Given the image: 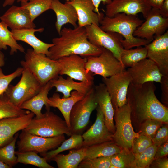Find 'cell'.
I'll return each instance as SVG.
<instances>
[{"instance_id":"cell-1","label":"cell","mask_w":168,"mask_h":168,"mask_svg":"<svg viewBox=\"0 0 168 168\" xmlns=\"http://www.w3.org/2000/svg\"><path fill=\"white\" fill-rule=\"evenodd\" d=\"M156 89L153 82L141 85H135L131 82L129 86L127 103L131 110L133 127L137 131L141 124L147 120L156 119L168 123V107L156 97Z\"/></svg>"},{"instance_id":"cell-2","label":"cell","mask_w":168,"mask_h":168,"mask_svg":"<svg viewBox=\"0 0 168 168\" xmlns=\"http://www.w3.org/2000/svg\"><path fill=\"white\" fill-rule=\"evenodd\" d=\"M53 45L49 49L48 56L58 60L60 58L72 55L83 58L99 55L102 47L96 46L88 40L86 29L77 26L72 29L64 27L59 37L52 40Z\"/></svg>"},{"instance_id":"cell-3","label":"cell","mask_w":168,"mask_h":168,"mask_svg":"<svg viewBox=\"0 0 168 168\" xmlns=\"http://www.w3.org/2000/svg\"><path fill=\"white\" fill-rule=\"evenodd\" d=\"M136 15H129L124 13H118L112 17L104 16L100 22V28L105 31L115 32L124 38L121 41L125 49L145 46L151 42L133 35L136 29L144 22Z\"/></svg>"},{"instance_id":"cell-4","label":"cell","mask_w":168,"mask_h":168,"mask_svg":"<svg viewBox=\"0 0 168 168\" xmlns=\"http://www.w3.org/2000/svg\"><path fill=\"white\" fill-rule=\"evenodd\" d=\"M22 67L28 70L43 86L58 77L61 69L58 60L52 59L46 55L37 53L33 49L27 50L24 60L20 62Z\"/></svg>"},{"instance_id":"cell-5","label":"cell","mask_w":168,"mask_h":168,"mask_svg":"<svg viewBox=\"0 0 168 168\" xmlns=\"http://www.w3.org/2000/svg\"><path fill=\"white\" fill-rule=\"evenodd\" d=\"M30 133L44 137H51L65 134H72L66 121L49 110L40 118L33 117L24 129Z\"/></svg>"},{"instance_id":"cell-6","label":"cell","mask_w":168,"mask_h":168,"mask_svg":"<svg viewBox=\"0 0 168 168\" xmlns=\"http://www.w3.org/2000/svg\"><path fill=\"white\" fill-rule=\"evenodd\" d=\"M131 114V109L127 103L114 110L115 130L113 134V141L121 149L131 150L134 139L139 135L134 130Z\"/></svg>"},{"instance_id":"cell-7","label":"cell","mask_w":168,"mask_h":168,"mask_svg":"<svg viewBox=\"0 0 168 168\" xmlns=\"http://www.w3.org/2000/svg\"><path fill=\"white\" fill-rule=\"evenodd\" d=\"M85 68L94 75H98L103 78L109 77L125 70V67L109 50L103 48L98 56L86 58Z\"/></svg>"},{"instance_id":"cell-8","label":"cell","mask_w":168,"mask_h":168,"mask_svg":"<svg viewBox=\"0 0 168 168\" xmlns=\"http://www.w3.org/2000/svg\"><path fill=\"white\" fill-rule=\"evenodd\" d=\"M42 86L31 72L23 68L19 82L15 86L10 85L4 94L14 105L20 107L37 94Z\"/></svg>"},{"instance_id":"cell-9","label":"cell","mask_w":168,"mask_h":168,"mask_svg":"<svg viewBox=\"0 0 168 168\" xmlns=\"http://www.w3.org/2000/svg\"><path fill=\"white\" fill-rule=\"evenodd\" d=\"M94 86L75 104L71 111L69 121L72 134H79L85 129L89 122L91 114L98 105L94 96Z\"/></svg>"},{"instance_id":"cell-10","label":"cell","mask_w":168,"mask_h":168,"mask_svg":"<svg viewBox=\"0 0 168 168\" xmlns=\"http://www.w3.org/2000/svg\"><path fill=\"white\" fill-rule=\"evenodd\" d=\"M85 27L88 40L91 44L109 50L121 62V55L124 48L121 43L124 39L120 34L115 32L104 31L100 26L95 24Z\"/></svg>"},{"instance_id":"cell-11","label":"cell","mask_w":168,"mask_h":168,"mask_svg":"<svg viewBox=\"0 0 168 168\" xmlns=\"http://www.w3.org/2000/svg\"><path fill=\"white\" fill-rule=\"evenodd\" d=\"M18 137L19 140L17 142L18 151H34L41 155L58 147L65 139L64 134L44 137L23 130Z\"/></svg>"},{"instance_id":"cell-12","label":"cell","mask_w":168,"mask_h":168,"mask_svg":"<svg viewBox=\"0 0 168 168\" xmlns=\"http://www.w3.org/2000/svg\"><path fill=\"white\" fill-rule=\"evenodd\" d=\"M102 80L109 93L114 110L127 103L128 89L132 82L131 77L127 70L109 77H103Z\"/></svg>"},{"instance_id":"cell-13","label":"cell","mask_w":168,"mask_h":168,"mask_svg":"<svg viewBox=\"0 0 168 168\" xmlns=\"http://www.w3.org/2000/svg\"><path fill=\"white\" fill-rule=\"evenodd\" d=\"M145 19L134 32V36L151 42L155 37L162 35L167 31L168 18L163 17L159 9L152 7Z\"/></svg>"},{"instance_id":"cell-14","label":"cell","mask_w":168,"mask_h":168,"mask_svg":"<svg viewBox=\"0 0 168 168\" xmlns=\"http://www.w3.org/2000/svg\"><path fill=\"white\" fill-rule=\"evenodd\" d=\"M147 58L154 62L163 76H168V31L145 46Z\"/></svg>"},{"instance_id":"cell-15","label":"cell","mask_w":168,"mask_h":168,"mask_svg":"<svg viewBox=\"0 0 168 168\" xmlns=\"http://www.w3.org/2000/svg\"><path fill=\"white\" fill-rule=\"evenodd\" d=\"M61 69L59 75H66L73 79L80 81H94L93 73L85 68L86 58L77 55L63 57L58 60Z\"/></svg>"},{"instance_id":"cell-16","label":"cell","mask_w":168,"mask_h":168,"mask_svg":"<svg viewBox=\"0 0 168 168\" xmlns=\"http://www.w3.org/2000/svg\"><path fill=\"white\" fill-rule=\"evenodd\" d=\"M127 71L131 78V83L141 85L148 82L161 83L162 76L157 65L151 60L146 58L128 68Z\"/></svg>"},{"instance_id":"cell-17","label":"cell","mask_w":168,"mask_h":168,"mask_svg":"<svg viewBox=\"0 0 168 168\" xmlns=\"http://www.w3.org/2000/svg\"><path fill=\"white\" fill-rule=\"evenodd\" d=\"M151 8L146 0H112L106 5L105 14L111 17L120 13L133 15L141 13L146 19Z\"/></svg>"},{"instance_id":"cell-18","label":"cell","mask_w":168,"mask_h":168,"mask_svg":"<svg viewBox=\"0 0 168 168\" xmlns=\"http://www.w3.org/2000/svg\"><path fill=\"white\" fill-rule=\"evenodd\" d=\"M96 120L91 127L82 135L83 141L82 147L113 141V134L105 125L102 112L98 105Z\"/></svg>"},{"instance_id":"cell-19","label":"cell","mask_w":168,"mask_h":168,"mask_svg":"<svg viewBox=\"0 0 168 168\" xmlns=\"http://www.w3.org/2000/svg\"><path fill=\"white\" fill-rule=\"evenodd\" d=\"M35 115L30 111L24 115L0 120V147L7 144L15 134L25 129Z\"/></svg>"},{"instance_id":"cell-20","label":"cell","mask_w":168,"mask_h":168,"mask_svg":"<svg viewBox=\"0 0 168 168\" xmlns=\"http://www.w3.org/2000/svg\"><path fill=\"white\" fill-rule=\"evenodd\" d=\"M0 19L11 30L36 27L28 11L21 6H12L0 16Z\"/></svg>"},{"instance_id":"cell-21","label":"cell","mask_w":168,"mask_h":168,"mask_svg":"<svg viewBox=\"0 0 168 168\" xmlns=\"http://www.w3.org/2000/svg\"><path fill=\"white\" fill-rule=\"evenodd\" d=\"M94 96L95 101L103 114L105 125L113 134L115 130L114 122V110L109 93L104 83L94 86Z\"/></svg>"},{"instance_id":"cell-22","label":"cell","mask_w":168,"mask_h":168,"mask_svg":"<svg viewBox=\"0 0 168 168\" xmlns=\"http://www.w3.org/2000/svg\"><path fill=\"white\" fill-rule=\"evenodd\" d=\"M68 2L75 8L78 16V26L81 27L95 24L100 26L104 16L101 13L95 12V7L91 0H72Z\"/></svg>"},{"instance_id":"cell-23","label":"cell","mask_w":168,"mask_h":168,"mask_svg":"<svg viewBox=\"0 0 168 168\" xmlns=\"http://www.w3.org/2000/svg\"><path fill=\"white\" fill-rule=\"evenodd\" d=\"M50 82L52 87H55L56 92L62 93L63 98H64L69 97L72 90L86 95L94 86V81L77 82L69 76L65 79L62 75L52 79Z\"/></svg>"},{"instance_id":"cell-24","label":"cell","mask_w":168,"mask_h":168,"mask_svg":"<svg viewBox=\"0 0 168 168\" xmlns=\"http://www.w3.org/2000/svg\"><path fill=\"white\" fill-rule=\"evenodd\" d=\"M43 28H29L11 30L13 37L16 41L24 42L31 46L36 53H42L48 56L49 49L53 44L44 42L35 35L36 32H42Z\"/></svg>"},{"instance_id":"cell-25","label":"cell","mask_w":168,"mask_h":168,"mask_svg":"<svg viewBox=\"0 0 168 168\" xmlns=\"http://www.w3.org/2000/svg\"><path fill=\"white\" fill-rule=\"evenodd\" d=\"M51 9L54 11L56 16L55 27L59 35L63 25L69 23L74 27L77 26V12L74 7L68 2H66L63 3L59 0H53Z\"/></svg>"},{"instance_id":"cell-26","label":"cell","mask_w":168,"mask_h":168,"mask_svg":"<svg viewBox=\"0 0 168 168\" xmlns=\"http://www.w3.org/2000/svg\"><path fill=\"white\" fill-rule=\"evenodd\" d=\"M85 95L76 91H72L67 98H60L59 94L54 93L49 98L47 103L49 107L57 108L62 114L68 126L70 128L69 116L71 111L75 104L82 99Z\"/></svg>"},{"instance_id":"cell-27","label":"cell","mask_w":168,"mask_h":168,"mask_svg":"<svg viewBox=\"0 0 168 168\" xmlns=\"http://www.w3.org/2000/svg\"><path fill=\"white\" fill-rule=\"evenodd\" d=\"M50 81L42 86L38 93L33 97L24 102L20 108L27 110L33 113L37 118H40L42 115V108L45 105L47 110H49L47 101L48 94L52 88Z\"/></svg>"},{"instance_id":"cell-28","label":"cell","mask_w":168,"mask_h":168,"mask_svg":"<svg viewBox=\"0 0 168 168\" xmlns=\"http://www.w3.org/2000/svg\"><path fill=\"white\" fill-rule=\"evenodd\" d=\"M87 147L71 149L66 155L58 154L51 160L55 161L58 168H77L79 163L84 160Z\"/></svg>"},{"instance_id":"cell-29","label":"cell","mask_w":168,"mask_h":168,"mask_svg":"<svg viewBox=\"0 0 168 168\" xmlns=\"http://www.w3.org/2000/svg\"><path fill=\"white\" fill-rule=\"evenodd\" d=\"M121 150V148L113 141L93 145L87 147L83 160L112 156L120 152Z\"/></svg>"},{"instance_id":"cell-30","label":"cell","mask_w":168,"mask_h":168,"mask_svg":"<svg viewBox=\"0 0 168 168\" xmlns=\"http://www.w3.org/2000/svg\"><path fill=\"white\" fill-rule=\"evenodd\" d=\"M3 22H0V50H7V46L10 48V54L13 55L18 51L24 53L25 49L23 46L19 44L13 37L11 31Z\"/></svg>"},{"instance_id":"cell-31","label":"cell","mask_w":168,"mask_h":168,"mask_svg":"<svg viewBox=\"0 0 168 168\" xmlns=\"http://www.w3.org/2000/svg\"><path fill=\"white\" fill-rule=\"evenodd\" d=\"M83 138L80 134H72L68 139L65 140L56 149L51 150L41 155L47 161H51L55 155L66 150L80 148L82 147Z\"/></svg>"},{"instance_id":"cell-32","label":"cell","mask_w":168,"mask_h":168,"mask_svg":"<svg viewBox=\"0 0 168 168\" xmlns=\"http://www.w3.org/2000/svg\"><path fill=\"white\" fill-rule=\"evenodd\" d=\"M147 58V49L142 46L134 49H124L121 55V62L125 67H132Z\"/></svg>"},{"instance_id":"cell-33","label":"cell","mask_w":168,"mask_h":168,"mask_svg":"<svg viewBox=\"0 0 168 168\" xmlns=\"http://www.w3.org/2000/svg\"><path fill=\"white\" fill-rule=\"evenodd\" d=\"M30 112L15 105L4 93L0 96V120L23 116Z\"/></svg>"},{"instance_id":"cell-34","label":"cell","mask_w":168,"mask_h":168,"mask_svg":"<svg viewBox=\"0 0 168 168\" xmlns=\"http://www.w3.org/2000/svg\"><path fill=\"white\" fill-rule=\"evenodd\" d=\"M17 157V163L30 164L40 168H54L49 164L44 157L39 156L38 153L34 151L15 152Z\"/></svg>"},{"instance_id":"cell-35","label":"cell","mask_w":168,"mask_h":168,"mask_svg":"<svg viewBox=\"0 0 168 168\" xmlns=\"http://www.w3.org/2000/svg\"><path fill=\"white\" fill-rule=\"evenodd\" d=\"M53 0H30L21 3V6L29 12L32 21L44 12L51 9Z\"/></svg>"},{"instance_id":"cell-36","label":"cell","mask_w":168,"mask_h":168,"mask_svg":"<svg viewBox=\"0 0 168 168\" xmlns=\"http://www.w3.org/2000/svg\"><path fill=\"white\" fill-rule=\"evenodd\" d=\"M110 162L116 168H136L135 156L131 150L122 149L111 156Z\"/></svg>"},{"instance_id":"cell-37","label":"cell","mask_w":168,"mask_h":168,"mask_svg":"<svg viewBox=\"0 0 168 168\" xmlns=\"http://www.w3.org/2000/svg\"><path fill=\"white\" fill-rule=\"evenodd\" d=\"M19 135V133H16L10 142L0 147V161L11 168L18 163L17 157L15 155V148Z\"/></svg>"},{"instance_id":"cell-38","label":"cell","mask_w":168,"mask_h":168,"mask_svg":"<svg viewBox=\"0 0 168 168\" xmlns=\"http://www.w3.org/2000/svg\"><path fill=\"white\" fill-rule=\"evenodd\" d=\"M158 147L152 144L142 152L135 156L136 168H148L154 159Z\"/></svg>"},{"instance_id":"cell-39","label":"cell","mask_w":168,"mask_h":168,"mask_svg":"<svg viewBox=\"0 0 168 168\" xmlns=\"http://www.w3.org/2000/svg\"><path fill=\"white\" fill-rule=\"evenodd\" d=\"M164 123L153 119L147 120L141 124L138 132L139 134H142L152 139L157 131Z\"/></svg>"},{"instance_id":"cell-40","label":"cell","mask_w":168,"mask_h":168,"mask_svg":"<svg viewBox=\"0 0 168 168\" xmlns=\"http://www.w3.org/2000/svg\"><path fill=\"white\" fill-rule=\"evenodd\" d=\"M111 156H101L82 160L79 164V168H110Z\"/></svg>"},{"instance_id":"cell-41","label":"cell","mask_w":168,"mask_h":168,"mask_svg":"<svg viewBox=\"0 0 168 168\" xmlns=\"http://www.w3.org/2000/svg\"><path fill=\"white\" fill-rule=\"evenodd\" d=\"M23 70L22 67H19L12 73L5 75L0 68V96L5 93L13 80L21 75Z\"/></svg>"},{"instance_id":"cell-42","label":"cell","mask_w":168,"mask_h":168,"mask_svg":"<svg viewBox=\"0 0 168 168\" xmlns=\"http://www.w3.org/2000/svg\"><path fill=\"white\" fill-rule=\"evenodd\" d=\"M153 144L152 140L145 135L139 134L133 140L131 150L135 155L139 154Z\"/></svg>"},{"instance_id":"cell-43","label":"cell","mask_w":168,"mask_h":168,"mask_svg":"<svg viewBox=\"0 0 168 168\" xmlns=\"http://www.w3.org/2000/svg\"><path fill=\"white\" fill-rule=\"evenodd\" d=\"M168 141V123H164L157 131L152 139L153 144L158 147Z\"/></svg>"},{"instance_id":"cell-44","label":"cell","mask_w":168,"mask_h":168,"mask_svg":"<svg viewBox=\"0 0 168 168\" xmlns=\"http://www.w3.org/2000/svg\"><path fill=\"white\" fill-rule=\"evenodd\" d=\"M161 100L166 105L168 104V76H162L161 80Z\"/></svg>"},{"instance_id":"cell-45","label":"cell","mask_w":168,"mask_h":168,"mask_svg":"<svg viewBox=\"0 0 168 168\" xmlns=\"http://www.w3.org/2000/svg\"><path fill=\"white\" fill-rule=\"evenodd\" d=\"M149 167L168 168V159L166 156L154 159L150 165Z\"/></svg>"},{"instance_id":"cell-46","label":"cell","mask_w":168,"mask_h":168,"mask_svg":"<svg viewBox=\"0 0 168 168\" xmlns=\"http://www.w3.org/2000/svg\"><path fill=\"white\" fill-rule=\"evenodd\" d=\"M168 154V141L158 147L154 159L166 156Z\"/></svg>"},{"instance_id":"cell-47","label":"cell","mask_w":168,"mask_h":168,"mask_svg":"<svg viewBox=\"0 0 168 168\" xmlns=\"http://www.w3.org/2000/svg\"><path fill=\"white\" fill-rule=\"evenodd\" d=\"M112 0H91L95 7V12L99 14L101 13L99 11V6L101 2L104 4L107 5L110 4Z\"/></svg>"},{"instance_id":"cell-48","label":"cell","mask_w":168,"mask_h":168,"mask_svg":"<svg viewBox=\"0 0 168 168\" xmlns=\"http://www.w3.org/2000/svg\"><path fill=\"white\" fill-rule=\"evenodd\" d=\"M159 11L163 17L168 18V0H164Z\"/></svg>"},{"instance_id":"cell-49","label":"cell","mask_w":168,"mask_h":168,"mask_svg":"<svg viewBox=\"0 0 168 168\" xmlns=\"http://www.w3.org/2000/svg\"><path fill=\"white\" fill-rule=\"evenodd\" d=\"M152 7L160 9L164 0H146Z\"/></svg>"},{"instance_id":"cell-50","label":"cell","mask_w":168,"mask_h":168,"mask_svg":"<svg viewBox=\"0 0 168 168\" xmlns=\"http://www.w3.org/2000/svg\"><path fill=\"white\" fill-rule=\"evenodd\" d=\"M5 64V55L2 51L0 50V68L3 66Z\"/></svg>"},{"instance_id":"cell-51","label":"cell","mask_w":168,"mask_h":168,"mask_svg":"<svg viewBox=\"0 0 168 168\" xmlns=\"http://www.w3.org/2000/svg\"><path fill=\"white\" fill-rule=\"evenodd\" d=\"M16 0H5L2 4L3 7L8 6L12 5L14 3Z\"/></svg>"},{"instance_id":"cell-52","label":"cell","mask_w":168,"mask_h":168,"mask_svg":"<svg viewBox=\"0 0 168 168\" xmlns=\"http://www.w3.org/2000/svg\"><path fill=\"white\" fill-rule=\"evenodd\" d=\"M9 165L5 164L0 161V168H11Z\"/></svg>"},{"instance_id":"cell-53","label":"cell","mask_w":168,"mask_h":168,"mask_svg":"<svg viewBox=\"0 0 168 168\" xmlns=\"http://www.w3.org/2000/svg\"><path fill=\"white\" fill-rule=\"evenodd\" d=\"M29 0H16V1L18 2H21V3H22L27 2Z\"/></svg>"},{"instance_id":"cell-54","label":"cell","mask_w":168,"mask_h":168,"mask_svg":"<svg viewBox=\"0 0 168 168\" xmlns=\"http://www.w3.org/2000/svg\"><path fill=\"white\" fill-rule=\"evenodd\" d=\"M72 0H66V2H69V1H70Z\"/></svg>"}]
</instances>
